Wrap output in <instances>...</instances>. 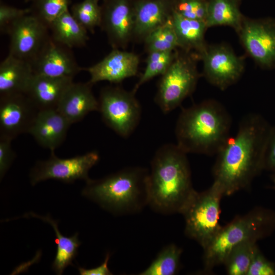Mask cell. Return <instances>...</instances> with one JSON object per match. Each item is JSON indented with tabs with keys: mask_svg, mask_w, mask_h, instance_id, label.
I'll use <instances>...</instances> for the list:
<instances>
[{
	"mask_svg": "<svg viewBox=\"0 0 275 275\" xmlns=\"http://www.w3.org/2000/svg\"><path fill=\"white\" fill-rule=\"evenodd\" d=\"M271 127L260 115L249 114L241 121L236 135L230 136L216 154L212 185L223 197L248 188L264 170Z\"/></svg>",
	"mask_w": 275,
	"mask_h": 275,
	"instance_id": "1",
	"label": "cell"
},
{
	"mask_svg": "<svg viewBox=\"0 0 275 275\" xmlns=\"http://www.w3.org/2000/svg\"><path fill=\"white\" fill-rule=\"evenodd\" d=\"M148 205L163 214H182L197 191L192 184L187 154L176 144L156 151L147 178Z\"/></svg>",
	"mask_w": 275,
	"mask_h": 275,
	"instance_id": "2",
	"label": "cell"
},
{
	"mask_svg": "<svg viewBox=\"0 0 275 275\" xmlns=\"http://www.w3.org/2000/svg\"><path fill=\"white\" fill-rule=\"evenodd\" d=\"M231 118L214 100L183 108L176 122V145L185 153L216 155L230 137Z\"/></svg>",
	"mask_w": 275,
	"mask_h": 275,
	"instance_id": "3",
	"label": "cell"
},
{
	"mask_svg": "<svg viewBox=\"0 0 275 275\" xmlns=\"http://www.w3.org/2000/svg\"><path fill=\"white\" fill-rule=\"evenodd\" d=\"M148 174L143 168H126L102 179H90L82 194L114 215L136 213L148 205Z\"/></svg>",
	"mask_w": 275,
	"mask_h": 275,
	"instance_id": "4",
	"label": "cell"
},
{
	"mask_svg": "<svg viewBox=\"0 0 275 275\" xmlns=\"http://www.w3.org/2000/svg\"><path fill=\"white\" fill-rule=\"evenodd\" d=\"M275 231V211L256 207L247 213L236 217L222 227L217 235L204 249V271L210 272L223 265L231 250L245 241H254L270 236Z\"/></svg>",
	"mask_w": 275,
	"mask_h": 275,
	"instance_id": "5",
	"label": "cell"
},
{
	"mask_svg": "<svg viewBox=\"0 0 275 275\" xmlns=\"http://www.w3.org/2000/svg\"><path fill=\"white\" fill-rule=\"evenodd\" d=\"M222 194L212 185L207 190L197 192L182 214L185 219V235L204 249L222 228L219 219Z\"/></svg>",
	"mask_w": 275,
	"mask_h": 275,
	"instance_id": "6",
	"label": "cell"
},
{
	"mask_svg": "<svg viewBox=\"0 0 275 275\" xmlns=\"http://www.w3.org/2000/svg\"><path fill=\"white\" fill-rule=\"evenodd\" d=\"M198 78L192 59L177 53L168 69L161 75L155 103L164 114L174 110L194 91Z\"/></svg>",
	"mask_w": 275,
	"mask_h": 275,
	"instance_id": "7",
	"label": "cell"
},
{
	"mask_svg": "<svg viewBox=\"0 0 275 275\" xmlns=\"http://www.w3.org/2000/svg\"><path fill=\"white\" fill-rule=\"evenodd\" d=\"M132 90L106 87L100 93L99 111L104 123L122 138L129 137L138 126L141 106Z\"/></svg>",
	"mask_w": 275,
	"mask_h": 275,
	"instance_id": "8",
	"label": "cell"
},
{
	"mask_svg": "<svg viewBox=\"0 0 275 275\" xmlns=\"http://www.w3.org/2000/svg\"><path fill=\"white\" fill-rule=\"evenodd\" d=\"M99 156L96 151L88 152L67 158L58 157L51 152L49 158L38 161L30 174L32 185L48 179H53L65 183H72L77 180L86 182L89 177L90 170L99 161Z\"/></svg>",
	"mask_w": 275,
	"mask_h": 275,
	"instance_id": "9",
	"label": "cell"
},
{
	"mask_svg": "<svg viewBox=\"0 0 275 275\" xmlns=\"http://www.w3.org/2000/svg\"><path fill=\"white\" fill-rule=\"evenodd\" d=\"M48 28L33 14L19 18L5 31L10 39L9 53L30 62L50 36Z\"/></svg>",
	"mask_w": 275,
	"mask_h": 275,
	"instance_id": "10",
	"label": "cell"
},
{
	"mask_svg": "<svg viewBox=\"0 0 275 275\" xmlns=\"http://www.w3.org/2000/svg\"><path fill=\"white\" fill-rule=\"evenodd\" d=\"M240 40L250 56L261 67H275V20L243 19L238 31Z\"/></svg>",
	"mask_w": 275,
	"mask_h": 275,
	"instance_id": "11",
	"label": "cell"
},
{
	"mask_svg": "<svg viewBox=\"0 0 275 275\" xmlns=\"http://www.w3.org/2000/svg\"><path fill=\"white\" fill-rule=\"evenodd\" d=\"M39 111L25 93L0 96V138L29 133Z\"/></svg>",
	"mask_w": 275,
	"mask_h": 275,
	"instance_id": "12",
	"label": "cell"
},
{
	"mask_svg": "<svg viewBox=\"0 0 275 275\" xmlns=\"http://www.w3.org/2000/svg\"><path fill=\"white\" fill-rule=\"evenodd\" d=\"M200 56L204 76L219 89L224 90L235 83L243 73V60L225 46L206 47Z\"/></svg>",
	"mask_w": 275,
	"mask_h": 275,
	"instance_id": "13",
	"label": "cell"
},
{
	"mask_svg": "<svg viewBox=\"0 0 275 275\" xmlns=\"http://www.w3.org/2000/svg\"><path fill=\"white\" fill-rule=\"evenodd\" d=\"M35 74L73 78L82 70L71 48L49 37L36 57L30 62Z\"/></svg>",
	"mask_w": 275,
	"mask_h": 275,
	"instance_id": "14",
	"label": "cell"
},
{
	"mask_svg": "<svg viewBox=\"0 0 275 275\" xmlns=\"http://www.w3.org/2000/svg\"><path fill=\"white\" fill-rule=\"evenodd\" d=\"M133 5L129 0H108L102 10L100 26L114 48H122L134 36Z\"/></svg>",
	"mask_w": 275,
	"mask_h": 275,
	"instance_id": "15",
	"label": "cell"
},
{
	"mask_svg": "<svg viewBox=\"0 0 275 275\" xmlns=\"http://www.w3.org/2000/svg\"><path fill=\"white\" fill-rule=\"evenodd\" d=\"M140 59L132 52L114 48L106 57L96 64L82 68L90 75L89 81L94 84L107 81L118 84L135 76L138 72Z\"/></svg>",
	"mask_w": 275,
	"mask_h": 275,
	"instance_id": "16",
	"label": "cell"
},
{
	"mask_svg": "<svg viewBox=\"0 0 275 275\" xmlns=\"http://www.w3.org/2000/svg\"><path fill=\"white\" fill-rule=\"evenodd\" d=\"M71 125L57 109L40 111L29 133L39 145L54 152L65 139Z\"/></svg>",
	"mask_w": 275,
	"mask_h": 275,
	"instance_id": "17",
	"label": "cell"
},
{
	"mask_svg": "<svg viewBox=\"0 0 275 275\" xmlns=\"http://www.w3.org/2000/svg\"><path fill=\"white\" fill-rule=\"evenodd\" d=\"M93 84L73 82L62 97L57 109L71 124L81 120L89 113L99 110V102L92 90Z\"/></svg>",
	"mask_w": 275,
	"mask_h": 275,
	"instance_id": "18",
	"label": "cell"
},
{
	"mask_svg": "<svg viewBox=\"0 0 275 275\" xmlns=\"http://www.w3.org/2000/svg\"><path fill=\"white\" fill-rule=\"evenodd\" d=\"M73 79L34 74L25 94L39 111L57 109Z\"/></svg>",
	"mask_w": 275,
	"mask_h": 275,
	"instance_id": "19",
	"label": "cell"
},
{
	"mask_svg": "<svg viewBox=\"0 0 275 275\" xmlns=\"http://www.w3.org/2000/svg\"><path fill=\"white\" fill-rule=\"evenodd\" d=\"M134 36L144 39L171 16L168 0H139L133 4Z\"/></svg>",
	"mask_w": 275,
	"mask_h": 275,
	"instance_id": "20",
	"label": "cell"
},
{
	"mask_svg": "<svg viewBox=\"0 0 275 275\" xmlns=\"http://www.w3.org/2000/svg\"><path fill=\"white\" fill-rule=\"evenodd\" d=\"M33 75L29 62L9 53L0 64V96L25 93Z\"/></svg>",
	"mask_w": 275,
	"mask_h": 275,
	"instance_id": "21",
	"label": "cell"
},
{
	"mask_svg": "<svg viewBox=\"0 0 275 275\" xmlns=\"http://www.w3.org/2000/svg\"><path fill=\"white\" fill-rule=\"evenodd\" d=\"M23 217L38 218L52 227L56 236L54 242L57 244V252L52 268L57 274H62L67 266L73 265L72 261L77 254L78 249L81 243L78 238V233L69 237L62 235L59 230L58 222L49 215L41 216L29 212Z\"/></svg>",
	"mask_w": 275,
	"mask_h": 275,
	"instance_id": "22",
	"label": "cell"
},
{
	"mask_svg": "<svg viewBox=\"0 0 275 275\" xmlns=\"http://www.w3.org/2000/svg\"><path fill=\"white\" fill-rule=\"evenodd\" d=\"M171 16L179 47L186 50L195 49L200 55L207 47L204 42L207 28L205 21L184 17L173 10Z\"/></svg>",
	"mask_w": 275,
	"mask_h": 275,
	"instance_id": "23",
	"label": "cell"
},
{
	"mask_svg": "<svg viewBox=\"0 0 275 275\" xmlns=\"http://www.w3.org/2000/svg\"><path fill=\"white\" fill-rule=\"evenodd\" d=\"M49 28L55 41L71 49L84 46L89 39L88 31L77 21L69 10L56 18Z\"/></svg>",
	"mask_w": 275,
	"mask_h": 275,
	"instance_id": "24",
	"label": "cell"
},
{
	"mask_svg": "<svg viewBox=\"0 0 275 275\" xmlns=\"http://www.w3.org/2000/svg\"><path fill=\"white\" fill-rule=\"evenodd\" d=\"M243 18L236 0H210L205 22L207 28L227 25L238 32Z\"/></svg>",
	"mask_w": 275,
	"mask_h": 275,
	"instance_id": "25",
	"label": "cell"
},
{
	"mask_svg": "<svg viewBox=\"0 0 275 275\" xmlns=\"http://www.w3.org/2000/svg\"><path fill=\"white\" fill-rule=\"evenodd\" d=\"M182 249L175 244L163 248L150 265L140 275H175L180 269Z\"/></svg>",
	"mask_w": 275,
	"mask_h": 275,
	"instance_id": "26",
	"label": "cell"
},
{
	"mask_svg": "<svg viewBox=\"0 0 275 275\" xmlns=\"http://www.w3.org/2000/svg\"><path fill=\"white\" fill-rule=\"evenodd\" d=\"M144 40L148 52L172 51L179 47L172 16L163 24L150 33L144 38Z\"/></svg>",
	"mask_w": 275,
	"mask_h": 275,
	"instance_id": "27",
	"label": "cell"
},
{
	"mask_svg": "<svg viewBox=\"0 0 275 275\" xmlns=\"http://www.w3.org/2000/svg\"><path fill=\"white\" fill-rule=\"evenodd\" d=\"M256 245L254 241H245L231 250L223 264L228 274L246 275Z\"/></svg>",
	"mask_w": 275,
	"mask_h": 275,
	"instance_id": "28",
	"label": "cell"
},
{
	"mask_svg": "<svg viewBox=\"0 0 275 275\" xmlns=\"http://www.w3.org/2000/svg\"><path fill=\"white\" fill-rule=\"evenodd\" d=\"M148 53L145 70L132 90L134 93H136L144 84L155 76L162 75L168 69L177 53L175 51H151Z\"/></svg>",
	"mask_w": 275,
	"mask_h": 275,
	"instance_id": "29",
	"label": "cell"
},
{
	"mask_svg": "<svg viewBox=\"0 0 275 275\" xmlns=\"http://www.w3.org/2000/svg\"><path fill=\"white\" fill-rule=\"evenodd\" d=\"M69 0H37L36 12L33 14L47 25L68 10Z\"/></svg>",
	"mask_w": 275,
	"mask_h": 275,
	"instance_id": "30",
	"label": "cell"
},
{
	"mask_svg": "<svg viewBox=\"0 0 275 275\" xmlns=\"http://www.w3.org/2000/svg\"><path fill=\"white\" fill-rule=\"evenodd\" d=\"M207 7L206 0H177L172 10L184 17L205 21Z\"/></svg>",
	"mask_w": 275,
	"mask_h": 275,
	"instance_id": "31",
	"label": "cell"
},
{
	"mask_svg": "<svg viewBox=\"0 0 275 275\" xmlns=\"http://www.w3.org/2000/svg\"><path fill=\"white\" fill-rule=\"evenodd\" d=\"M246 275H275V264L269 261L256 245Z\"/></svg>",
	"mask_w": 275,
	"mask_h": 275,
	"instance_id": "32",
	"label": "cell"
},
{
	"mask_svg": "<svg viewBox=\"0 0 275 275\" xmlns=\"http://www.w3.org/2000/svg\"><path fill=\"white\" fill-rule=\"evenodd\" d=\"M29 9H18L11 6L1 5L0 6V29L5 32L7 28L19 18L30 14Z\"/></svg>",
	"mask_w": 275,
	"mask_h": 275,
	"instance_id": "33",
	"label": "cell"
},
{
	"mask_svg": "<svg viewBox=\"0 0 275 275\" xmlns=\"http://www.w3.org/2000/svg\"><path fill=\"white\" fill-rule=\"evenodd\" d=\"M12 140L0 138V178L2 179L13 162L15 154L11 146Z\"/></svg>",
	"mask_w": 275,
	"mask_h": 275,
	"instance_id": "34",
	"label": "cell"
},
{
	"mask_svg": "<svg viewBox=\"0 0 275 275\" xmlns=\"http://www.w3.org/2000/svg\"><path fill=\"white\" fill-rule=\"evenodd\" d=\"M71 14L77 21L87 31H92L98 26H100L101 17L85 12L74 5L71 8Z\"/></svg>",
	"mask_w": 275,
	"mask_h": 275,
	"instance_id": "35",
	"label": "cell"
},
{
	"mask_svg": "<svg viewBox=\"0 0 275 275\" xmlns=\"http://www.w3.org/2000/svg\"><path fill=\"white\" fill-rule=\"evenodd\" d=\"M275 173V127H271L267 140L264 160V170Z\"/></svg>",
	"mask_w": 275,
	"mask_h": 275,
	"instance_id": "36",
	"label": "cell"
},
{
	"mask_svg": "<svg viewBox=\"0 0 275 275\" xmlns=\"http://www.w3.org/2000/svg\"><path fill=\"white\" fill-rule=\"evenodd\" d=\"M110 255L107 253L105 256L104 262L99 266L87 269L79 267L78 270L80 275H112L113 273L108 267Z\"/></svg>",
	"mask_w": 275,
	"mask_h": 275,
	"instance_id": "37",
	"label": "cell"
},
{
	"mask_svg": "<svg viewBox=\"0 0 275 275\" xmlns=\"http://www.w3.org/2000/svg\"><path fill=\"white\" fill-rule=\"evenodd\" d=\"M98 0H84L74 5L87 13L102 18V10L98 4Z\"/></svg>",
	"mask_w": 275,
	"mask_h": 275,
	"instance_id": "38",
	"label": "cell"
},
{
	"mask_svg": "<svg viewBox=\"0 0 275 275\" xmlns=\"http://www.w3.org/2000/svg\"><path fill=\"white\" fill-rule=\"evenodd\" d=\"M271 179H272V182H273V187H274V188L275 189V173H272V177H271Z\"/></svg>",
	"mask_w": 275,
	"mask_h": 275,
	"instance_id": "39",
	"label": "cell"
},
{
	"mask_svg": "<svg viewBox=\"0 0 275 275\" xmlns=\"http://www.w3.org/2000/svg\"><path fill=\"white\" fill-rule=\"evenodd\" d=\"M26 2H29V1H31V0H25Z\"/></svg>",
	"mask_w": 275,
	"mask_h": 275,
	"instance_id": "40",
	"label": "cell"
}]
</instances>
